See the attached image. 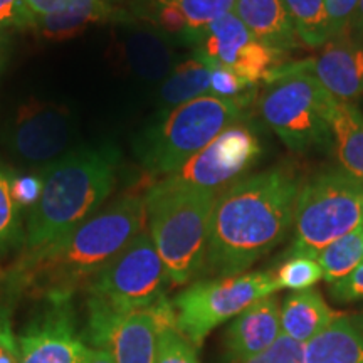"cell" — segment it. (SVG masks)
Instances as JSON below:
<instances>
[{"mask_svg":"<svg viewBox=\"0 0 363 363\" xmlns=\"http://www.w3.org/2000/svg\"><path fill=\"white\" fill-rule=\"evenodd\" d=\"M145 229V194L131 190L54 242L22 251L11 269L0 276L2 296L16 303L22 294L34 298L74 294Z\"/></svg>","mask_w":363,"mask_h":363,"instance_id":"obj_1","label":"cell"},{"mask_svg":"<svg viewBox=\"0 0 363 363\" xmlns=\"http://www.w3.org/2000/svg\"><path fill=\"white\" fill-rule=\"evenodd\" d=\"M299 189L291 174L272 169L222 190L212 208L203 276L242 274L279 246L293 227Z\"/></svg>","mask_w":363,"mask_h":363,"instance_id":"obj_2","label":"cell"},{"mask_svg":"<svg viewBox=\"0 0 363 363\" xmlns=\"http://www.w3.org/2000/svg\"><path fill=\"white\" fill-rule=\"evenodd\" d=\"M118 165V148L101 145L72 148L38 169L44 184L27 214L24 251L48 246L98 212L115 189Z\"/></svg>","mask_w":363,"mask_h":363,"instance_id":"obj_3","label":"cell"},{"mask_svg":"<svg viewBox=\"0 0 363 363\" xmlns=\"http://www.w3.org/2000/svg\"><path fill=\"white\" fill-rule=\"evenodd\" d=\"M251 103V99H224L207 94L155 116L131 143L136 162L148 179H163L229 126L244 123Z\"/></svg>","mask_w":363,"mask_h":363,"instance_id":"obj_4","label":"cell"},{"mask_svg":"<svg viewBox=\"0 0 363 363\" xmlns=\"http://www.w3.org/2000/svg\"><path fill=\"white\" fill-rule=\"evenodd\" d=\"M216 192L160 189L145 192L147 230L170 276L172 286H185L203 276L208 227Z\"/></svg>","mask_w":363,"mask_h":363,"instance_id":"obj_5","label":"cell"},{"mask_svg":"<svg viewBox=\"0 0 363 363\" xmlns=\"http://www.w3.org/2000/svg\"><path fill=\"white\" fill-rule=\"evenodd\" d=\"M337 98L313 74L308 61L286 62L257 99L264 123L291 152L330 150L331 113Z\"/></svg>","mask_w":363,"mask_h":363,"instance_id":"obj_6","label":"cell"},{"mask_svg":"<svg viewBox=\"0 0 363 363\" xmlns=\"http://www.w3.org/2000/svg\"><path fill=\"white\" fill-rule=\"evenodd\" d=\"M363 224V185L343 170H326L299 189L294 239L286 257L318 254Z\"/></svg>","mask_w":363,"mask_h":363,"instance_id":"obj_7","label":"cell"},{"mask_svg":"<svg viewBox=\"0 0 363 363\" xmlns=\"http://www.w3.org/2000/svg\"><path fill=\"white\" fill-rule=\"evenodd\" d=\"M170 276L147 229L84 286L86 306L113 313L142 310L167 296Z\"/></svg>","mask_w":363,"mask_h":363,"instance_id":"obj_8","label":"cell"},{"mask_svg":"<svg viewBox=\"0 0 363 363\" xmlns=\"http://www.w3.org/2000/svg\"><path fill=\"white\" fill-rule=\"evenodd\" d=\"M278 291L279 286L271 271L194 281L172 299L177 330L195 348H201L212 330Z\"/></svg>","mask_w":363,"mask_h":363,"instance_id":"obj_9","label":"cell"},{"mask_svg":"<svg viewBox=\"0 0 363 363\" xmlns=\"http://www.w3.org/2000/svg\"><path fill=\"white\" fill-rule=\"evenodd\" d=\"M81 338L86 347L108 352L115 363H155L163 331L175 323L169 296L142 310L113 313L88 308Z\"/></svg>","mask_w":363,"mask_h":363,"instance_id":"obj_10","label":"cell"},{"mask_svg":"<svg viewBox=\"0 0 363 363\" xmlns=\"http://www.w3.org/2000/svg\"><path fill=\"white\" fill-rule=\"evenodd\" d=\"M256 131L246 123L229 126L206 148L152 185L160 189H194L220 194L240 180L261 157Z\"/></svg>","mask_w":363,"mask_h":363,"instance_id":"obj_11","label":"cell"},{"mask_svg":"<svg viewBox=\"0 0 363 363\" xmlns=\"http://www.w3.org/2000/svg\"><path fill=\"white\" fill-rule=\"evenodd\" d=\"M189 48H192L190 54L207 66L229 67L254 88L267 83L286 65L288 56L261 43L234 12L201 30Z\"/></svg>","mask_w":363,"mask_h":363,"instance_id":"obj_12","label":"cell"},{"mask_svg":"<svg viewBox=\"0 0 363 363\" xmlns=\"http://www.w3.org/2000/svg\"><path fill=\"white\" fill-rule=\"evenodd\" d=\"M19 363H81L86 345L76 318L74 294L52 293L39 298L17 335Z\"/></svg>","mask_w":363,"mask_h":363,"instance_id":"obj_13","label":"cell"},{"mask_svg":"<svg viewBox=\"0 0 363 363\" xmlns=\"http://www.w3.org/2000/svg\"><path fill=\"white\" fill-rule=\"evenodd\" d=\"M74 131V118L66 106L33 101L11 118L2 130V142L16 160L43 169L71 152Z\"/></svg>","mask_w":363,"mask_h":363,"instance_id":"obj_14","label":"cell"},{"mask_svg":"<svg viewBox=\"0 0 363 363\" xmlns=\"http://www.w3.org/2000/svg\"><path fill=\"white\" fill-rule=\"evenodd\" d=\"M235 0H130L131 17L189 45L201 30L234 11Z\"/></svg>","mask_w":363,"mask_h":363,"instance_id":"obj_15","label":"cell"},{"mask_svg":"<svg viewBox=\"0 0 363 363\" xmlns=\"http://www.w3.org/2000/svg\"><path fill=\"white\" fill-rule=\"evenodd\" d=\"M120 54L136 79L162 84L179 62L175 40L133 17L120 22Z\"/></svg>","mask_w":363,"mask_h":363,"instance_id":"obj_16","label":"cell"},{"mask_svg":"<svg viewBox=\"0 0 363 363\" xmlns=\"http://www.w3.org/2000/svg\"><path fill=\"white\" fill-rule=\"evenodd\" d=\"M281 335V303L272 294L234 318L225 333L227 353L234 363H244L266 352Z\"/></svg>","mask_w":363,"mask_h":363,"instance_id":"obj_17","label":"cell"},{"mask_svg":"<svg viewBox=\"0 0 363 363\" xmlns=\"http://www.w3.org/2000/svg\"><path fill=\"white\" fill-rule=\"evenodd\" d=\"M308 65L318 81L338 101L353 103L363 98V48L347 38L330 40Z\"/></svg>","mask_w":363,"mask_h":363,"instance_id":"obj_18","label":"cell"},{"mask_svg":"<svg viewBox=\"0 0 363 363\" xmlns=\"http://www.w3.org/2000/svg\"><path fill=\"white\" fill-rule=\"evenodd\" d=\"M125 0H61L57 9L35 22L33 30L49 40H65L98 22L120 24L130 19Z\"/></svg>","mask_w":363,"mask_h":363,"instance_id":"obj_19","label":"cell"},{"mask_svg":"<svg viewBox=\"0 0 363 363\" xmlns=\"http://www.w3.org/2000/svg\"><path fill=\"white\" fill-rule=\"evenodd\" d=\"M233 12L274 51L289 54L303 45L283 0H235Z\"/></svg>","mask_w":363,"mask_h":363,"instance_id":"obj_20","label":"cell"},{"mask_svg":"<svg viewBox=\"0 0 363 363\" xmlns=\"http://www.w3.org/2000/svg\"><path fill=\"white\" fill-rule=\"evenodd\" d=\"M337 316L338 313L331 310L316 289L293 291L281 305V331L299 343H308Z\"/></svg>","mask_w":363,"mask_h":363,"instance_id":"obj_21","label":"cell"},{"mask_svg":"<svg viewBox=\"0 0 363 363\" xmlns=\"http://www.w3.org/2000/svg\"><path fill=\"white\" fill-rule=\"evenodd\" d=\"M306 363H363V328L338 315L328 328L305 343Z\"/></svg>","mask_w":363,"mask_h":363,"instance_id":"obj_22","label":"cell"},{"mask_svg":"<svg viewBox=\"0 0 363 363\" xmlns=\"http://www.w3.org/2000/svg\"><path fill=\"white\" fill-rule=\"evenodd\" d=\"M211 94V66L190 54L177 62L174 71L158 86L155 106L162 116L177 106Z\"/></svg>","mask_w":363,"mask_h":363,"instance_id":"obj_23","label":"cell"},{"mask_svg":"<svg viewBox=\"0 0 363 363\" xmlns=\"http://www.w3.org/2000/svg\"><path fill=\"white\" fill-rule=\"evenodd\" d=\"M331 135L342 170L363 185V113L357 104L337 99L331 113Z\"/></svg>","mask_w":363,"mask_h":363,"instance_id":"obj_24","label":"cell"},{"mask_svg":"<svg viewBox=\"0 0 363 363\" xmlns=\"http://www.w3.org/2000/svg\"><path fill=\"white\" fill-rule=\"evenodd\" d=\"M16 174L0 160V262L24 251L26 225L22 207L12 194Z\"/></svg>","mask_w":363,"mask_h":363,"instance_id":"obj_25","label":"cell"},{"mask_svg":"<svg viewBox=\"0 0 363 363\" xmlns=\"http://www.w3.org/2000/svg\"><path fill=\"white\" fill-rule=\"evenodd\" d=\"M316 261L323 271V279L330 284L355 271L363 262V224L326 246Z\"/></svg>","mask_w":363,"mask_h":363,"instance_id":"obj_26","label":"cell"},{"mask_svg":"<svg viewBox=\"0 0 363 363\" xmlns=\"http://www.w3.org/2000/svg\"><path fill=\"white\" fill-rule=\"evenodd\" d=\"M303 45L323 48L331 40L325 0H283Z\"/></svg>","mask_w":363,"mask_h":363,"instance_id":"obj_27","label":"cell"},{"mask_svg":"<svg viewBox=\"0 0 363 363\" xmlns=\"http://www.w3.org/2000/svg\"><path fill=\"white\" fill-rule=\"evenodd\" d=\"M274 279L279 289L305 291V289H311L318 281L323 279V271L315 257L293 256L279 266Z\"/></svg>","mask_w":363,"mask_h":363,"instance_id":"obj_28","label":"cell"},{"mask_svg":"<svg viewBox=\"0 0 363 363\" xmlns=\"http://www.w3.org/2000/svg\"><path fill=\"white\" fill-rule=\"evenodd\" d=\"M254 86L224 66H211V94L224 99H256Z\"/></svg>","mask_w":363,"mask_h":363,"instance_id":"obj_29","label":"cell"},{"mask_svg":"<svg viewBox=\"0 0 363 363\" xmlns=\"http://www.w3.org/2000/svg\"><path fill=\"white\" fill-rule=\"evenodd\" d=\"M155 363H201V360L197 348L182 337L177 326H170L163 331Z\"/></svg>","mask_w":363,"mask_h":363,"instance_id":"obj_30","label":"cell"},{"mask_svg":"<svg viewBox=\"0 0 363 363\" xmlns=\"http://www.w3.org/2000/svg\"><path fill=\"white\" fill-rule=\"evenodd\" d=\"M244 363H306L305 343L281 335L266 352Z\"/></svg>","mask_w":363,"mask_h":363,"instance_id":"obj_31","label":"cell"},{"mask_svg":"<svg viewBox=\"0 0 363 363\" xmlns=\"http://www.w3.org/2000/svg\"><path fill=\"white\" fill-rule=\"evenodd\" d=\"M34 17L26 0H0V33L33 30Z\"/></svg>","mask_w":363,"mask_h":363,"instance_id":"obj_32","label":"cell"},{"mask_svg":"<svg viewBox=\"0 0 363 363\" xmlns=\"http://www.w3.org/2000/svg\"><path fill=\"white\" fill-rule=\"evenodd\" d=\"M12 305L6 298L0 303V363H19V345L11 321Z\"/></svg>","mask_w":363,"mask_h":363,"instance_id":"obj_33","label":"cell"},{"mask_svg":"<svg viewBox=\"0 0 363 363\" xmlns=\"http://www.w3.org/2000/svg\"><path fill=\"white\" fill-rule=\"evenodd\" d=\"M360 0H325L331 40L343 38Z\"/></svg>","mask_w":363,"mask_h":363,"instance_id":"obj_34","label":"cell"},{"mask_svg":"<svg viewBox=\"0 0 363 363\" xmlns=\"http://www.w3.org/2000/svg\"><path fill=\"white\" fill-rule=\"evenodd\" d=\"M330 296L340 303H355L363 299V262L345 276L343 279L330 284Z\"/></svg>","mask_w":363,"mask_h":363,"instance_id":"obj_35","label":"cell"},{"mask_svg":"<svg viewBox=\"0 0 363 363\" xmlns=\"http://www.w3.org/2000/svg\"><path fill=\"white\" fill-rule=\"evenodd\" d=\"M43 175L35 170V174L30 175H16L12 184V194L17 203L24 207H33L39 201L40 192H43Z\"/></svg>","mask_w":363,"mask_h":363,"instance_id":"obj_36","label":"cell"},{"mask_svg":"<svg viewBox=\"0 0 363 363\" xmlns=\"http://www.w3.org/2000/svg\"><path fill=\"white\" fill-rule=\"evenodd\" d=\"M343 38L350 39L352 43H355L357 45L363 48V0L358 2V6L353 12L350 24H348L347 33H345Z\"/></svg>","mask_w":363,"mask_h":363,"instance_id":"obj_37","label":"cell"},{"mask_svg":"<svg viewBox=\"0 0 363 363\" xmlns=\"http://www.w3.org/2000/svg\"><path fill=\"white\" fill-rule=\"evenodd\" d=\"M26 4L27 7H29L30 13H33L35 24L39 19H43V17L49 16V13L56 11L59 4H61V0H26Z\"/></svg>","mask_w":363,"mask_h":363,"instance_id":"obj_38","label":"cell"},{"mask_svg":"<svg viewBox=\"0 0 363 363\" xmlns=\"http://www.w3.org/2000/svg\"><path fill=\"white\" fill-rule=\"evenodd\" d=\"M81 363H115V362H113V358L108 352L98 350V348L86 347Z\"/></svg>","mask_w":363,"mask_h":363,"instance_id":"obj_39","label":"cell"},{"mask_svg":"<svg viewBox=\"0 0 363 363\" xmlns=\"http://www.w3.org/2000/svg\"><path fill=\"white\" fill-rule=\"evenodd\" d=\"M11 33H0V76H2L7 66L9 54H11Z\"/></svg>","mask_w":363,"mask_h":363,"instance_id":"obj_40","label":"cell"},{"mask_svg":"<svg viewBox=\"0 0 363 363\" xmlns=\"http://www.w3.org/2000/svg\"><path fill=\"white\" fill-rule=\"evenodd\" d=\"M353 320H355V321H357V323H358V325H360V326H362V328H363V313H362V315H357V316H353Z\"/></svg>","mask_w":363,"mask_h":363,"instance_id":"obj_41","label":"cell"}]
</instances>
